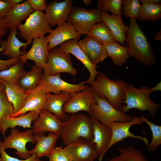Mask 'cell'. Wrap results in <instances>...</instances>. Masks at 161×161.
Wrapping results in <instances>:
<instances>
[{"mask_svg":"<svg viewBox=\"0 0 161 161\" xmlns=\"http://www.w3.org/2000/svg\"><path fill=\"white\" fill-rule=\"evenodd\" d=\"M126 47L128 54L143 64L153 66L156 64L154 52L148 40L136 19L130 18V25L126 35Z\"/></svg>","mask_w":161,"mask_h":161,"instance_id":"6da1fadb","label":"cell"},{"mask_svg":"<svg viewBox=\"0 0 161 161\" xmlns=\"http://www.w3.org/2000/svg\"><path fill=\"white\" fill-rule=\"evenodd\" d=\"M89 84L97 95L106 98L114 107L120 109L128 83L120 79H110L101 72Z\"/></svg>","mask_w":161,"mask_h":161,"instance_id":"7a4b0ae2","label":"cell"},{"mask_svg":"<svg viewBox=\"0 0 161 161\" xmlns=\"http://www.w3.org/2000/svg\"><path fill=\"white\" fill-rule=\"evenodd\" d=\"M64 145L80 138L92 141L93 138L91 117L86 114H73L66 121L62 122L60 134Z\"/></svg>","mask_w":161,"mask_h":161,"instance_id":"3957f363","label":"cell"},{"mask_svg":"<svg viewBox=\"0 0 161 161\" xmlns=\"http://www.w3.org/2000/svg\"><path fill=\"white\" fill-rule=\"evenodd\" d=\"M151 93L149 88L146 86L136 88L132 84L128 83L125 92L124 99L120 109L126 114L130 109H135L142 112L148 110L153 119H155L158 109L160 107L159 104L152 101L150 97Z\"/></svg>","mask_w":161,"mask_h":161,"instance_id":"277c9868","label":"cell"},{"mask_svg":"<svg viewBox=\"0 0 161 161\" xmlns=\"http://www.w3.org/2000/svg\"><path fill=\"white\" fill-rule=\"evenodd\" d=\"M95 94L97 103L91 105L90 117L107 126L111 122H126L134 118V116L124 113L115 108L106 98L100 97Z\"/></svg>","mask_w":161,"mask_h":161,"instance_id":"5b68a950","label":"cell"},{"mask_svg":"<svg viewBox=\"0 0 161 161\" xmlns=\"http://www.w3.org/2000/svg\"><path fill=\"white\" fill-rule=\"evenodd\" d=\"M67 21L80 35H87L93 25L102 21L101 12L97 8L73 7Z\"/></svg>","mask_w":161,"mask_h":161,"instance_id":"8992f818","label":"cell"},{"mask_svg":"<svg viewBox=\"0 0 161 161\" xmlns=\"http://www.w3.org/2000/svg\"><path fill=\"white\" fill-rule=\"evenodd\" d=\"M18 28L21 38L27 41L44 37L49 33L51 26L48 22L43 11H35Z\"/></svg>","mask_w":161,"mask_h":161,"instance_id":"52a82bcc","label":"cell"},{"mask_svg":"<svg viewBox=\"0 0 161 161\" xmlns=\"http://www.w3.org/2000/svg\"><path fill=\"white\" fill-rule=\"evenodd\" d=\"M43 70L44 73L51 75L65 72L75 76L78 73L73 66L70 54L65 52L58 47L49 51Z\"/></svg>","mask_w":161,"mask_h":161,"instance_id":"ba28073f","label":"cell"},{"mask_svg":"<svg viewBox=\"0 0 161 161\" xmlns=\"http://www.w3.org/2000/svg\"><path fill=\"white\" fill-rule=\"evenodd\" d=\"M29 142L33 144L36 142L31 129L23 132L15 128L12 129L10 134L4 137V141L2 142L5 150L8 148L16 149V154L19 157L24 160L30 158L32 155L30 151L26 148V144Z\"/></svg>","mask_w":161,"mask_h":161,"instance_id":"9c48e42d","label":"cell"},{"mask_svg":"<svg viewBox=\"0 0 161 161\" xmlns=\"http://www.w3.org/2000/svg\"><path fill=\"white\" fill-rule=\"evenodd\" d=\"M96 103L95 93L91 87L88 86L82 91L72 94L64 105L63 109L66 114L84 111L90 114L91 105Z\"/></svg>","mask_w":161,"mask_h":161,"instance_id":"30bf717a","label":"cell"},{"mask_svg":"<svg viewBox=\"0 0 161 161\" xmlns=\"http://www.w3.org/2000/svg\"><path fill=\"white\" fill-rule=\"evenodd\" d=\"M143 123L141 116H134L133 119L130 121L124 122H113L109 123L107 126L111 130L112 136L107 148V151L114 144L128 137L141 140L147 146L149 144V141L145 137L135 135L129 130L132 126L135 125H141Z\"/></svg>","mask_w":161,"mask_h":161,"instance_id":"8fae6325","label":"cell"},{"mask_svg":"<svg viewBox=\"0 0 161 161\" xmlns=\"http://www.w3.org/2000/svg\"><path fill=\"white\" fill-rule=\"evenodd\" d=\"M72 161H94L98 157L95 144L80 138L63 148Z\"/></svg>","mask_w":161,"mask_h":161,"instance_id":"7c38bea8","label":"cell"},{"mask_svg":"<svg viewBox=\"0 0 161 161\" xmlns=\"http://www.w3.org/2000/svg\"><path fill=\"white\" fill-rule=\"evenodd\" d=\"M44 85L47 93H52L55 95L65 92L72 94L81 91L88 86L85 85V81L80 82L78 84L70 83L61 79L60 74L51 75L43 73L41 83Z\"/></svg>","mask_w":161,"mask_h":161,"instance_id":"4fadbf2b","label":"cell"},{"mask_svg":"<svg viewBox=\"0 0 161 161\" xmlns=\"http://www.w3.org/2000/svg\"><path fill=\"white\" fill-rule=\"evenodd\" d=\"M72 0H65L58 2L52 1L45 9V17L51 26L62 25L66 22L73 7Z\"/></svg>","mask_w":161,"mask_h":161,"instance_id":"5bb4252c","label":"cell"},{"mask_svg":"<svg viewBox=\"0 0 161 161\" xmlns=\"http://www.w3.org/2000/svg\"><path fill=\"white\" fill-rule=\"evenodd\" d=\"M47 99L48 93L44 85L41 83L36 88L28 91V95L23 107L11 117H17L31 111L39 114L44 109Z\"/></svg>","mask_w":161,"mask_h":161,"instance_id":"9a60e30c","label":"cell"},{"mask_svg":"<svg viewBox=\"0 0 161 161\" xmlns=\"http://www.w3.org/2000/svg\"><path fill=\"white\" fill-rule=\"evenodd\" d=\"M49 41L44 37L33 39L30 50L21 56L20 60L25 63L30 60L33 61L35 64L41 68L45 66L49 52L48 48Z\"/></svg>","mask_w":161,"mask_h":161,"instance_id":"2e32d148","label":"cell"},{"mask_svg":"<svg viewBox=\"0 0 161 161\" xmlns=\"http://www.w3.org/2000/svg\"><path fill=\"white\" fill-rule=\"evenodd\" d=\"M90 117L93 136L92 141L96 145L99 161H102L107 152V148L111 139L112 131L107 126L102 123L95 118Z\"/></svg>","mask_w":161,"mask_h":161,"instance_id":"e0dca14e","label":"cell"},{"mask_svg":"<svg viewBox=\"0 0 161 161\" xmlns=\"http://www.w3.org/2000/svg\"><path fill=\"white\" fill-rule=\"evenodd\" d=\"M78 41L73 39L69 40L61 44L59 47L65 52L73 55L84 65L89 73V77L86 83L89 84L95 80L99 72L96 69L97 66L91 62Z\"/></svg>","mask_w":161,"mask_h":161,"instance_id":"ac0fdd59","label":"cell"},{"mask_svg":"<svg viewBox=\"0 0 161 161\" xmlns=\"http://www.w3.org/2000/svg\"><path fill=\"white\" fill-rule=\"evenodd\" d=\"M78 43L89 59L93 65L97 66L108 56L106 48L98 40L87 35Z\"/></svg>","mask_w":161,"mask_h":161,"instance_id":"d6986e66","label":"cell"},{"mask_svg":"<svg viewBox=\"0 0 161 161\" xmlns=\"http://www.w3.org/2000/svg\"><path fill=\"white\" fill-rule=\"evenodd\" d=\"M62 122L53 114L43 109L39 113L38 118L34 122L31 129L33 134L49 131L60 135Z\"/></svg>","mask_w":161,"mask_h":161,"instance_id":"ffe728a7","label":"cell"},{"mask_svg":"<svg viewBox=\"0 0 161 161\" xmlns=\"http://www.w3.org/2000/svg\"><path fill=\"white\" fill-rule=\"evenodd\" d=\"M80 36L72 26L67 22L58 26L55 29L51 30L49 34L45 37L49 41L48 48L50 51L68 40L73 39L78 41Z\"/></svg>","mask_w":161,"mask_h":161,"instance_id":"44dd1931","label":"cell"},{"mask_svg":"<svg viewBox=\"0 0 161 161\" xmlns=\"http://www.w3.org/2000/svg\"><path fill=\"white\" fill-rule=\"evenodd\" d=\"M102 21L111 31L115 41L125 45L126 35L129 27L123 23L122 17L106 11H102Z\"/></svg>","mask_w":161,"mask_h":161,"instance_id":"7402d4cb","label":"cell"},{"mask_svg":"<svg viewBox=\"0 0 161 161\" xmlns=\"http://www.w3.org/2000/svg\"><path fill=\"white\" fill-rule=\"evenodd\" d=\"M35 11L28 0L24 1L13 6L3 18L10 30L18 28L22 21L26 19Z\"/></svg>","mask_w":161,"mask_h":161,"instance_id":"603a6c76","label":"cell"},{"mask_svg":"<svg viewBox=\"0 0 161 161\" xmlns=\"http://www.w3.org/2000/svg\"><path fill=\"white\" fill-rule=\"evenodd\" d=\"M72 95L65 92L57 95L48 93L47 100L43 109L53 114L61 121H66L69 117L63 111V108Z\"/></svg>","mask_w":161,"mask_h":161,"instance_id":"cb8c5ba5","label":"cell"},{"mask_svg":"<svg viewBox=\"0 0 161 161\" xmlns=\"http://www.w3.org/2000/svg\"><path fill=\"white\" fill-rule=\"evenodd\" d=\"M36 141L35 146L30 150L31 155L35 154L39 158L44 156L49 157L55 148L59 134L49 132L46 136L44 133L34 134Z\"/></svg>","mask_w":161,"mask_h":161,"instance_id":"d4e9b609","label":"cell"},{"mask_svg":"<svg viewBox=\"0 0 161 161\" xmlns=\"http://www.w3.org/2000/svg\"><path fill=\"white\" fill-rule=\"evenodd\" d=\"M38 117V113L31 111L16 117H3L0 120V131L4 137L6 131L8 128L13 129L16 126H21L24 129L30 128L32 122L36 120Z\"/></svg>","mask_w":161,"mask_h":161,"instance_id":"484cf974","label":"cell"},{"mask_svg":"<svg viewBox=\"0 0 161 161\" xmlns=\"http://www.w3.org/2000/svg\"><path fill=\"white\" fill-rule=\"evenodd\" d=\"M0 80L4 85V90L9 100L13 105L14 113H16L23 107L28 95V91L21 88L17 83Z\"/></svg>","mask_w":161,"mask_h":161,"instance_id":"4316f807","label":"cell"},{"mask_svg":"<svg viewBox=\"0 0 161 161\" xmlns=\"http://www.w3.org/2000/svg\"><path fill=\"white\" fill-rule=\"evenodd\" d=\"M16 28H13L8 35L6 41V47L3 54L11 58H19L27 52L25 50L27 47L31 44L33 40L23 43L17 37Z\"/></svg>","mask_w":161,"mask_h":161,"instance_id":"83f0119b","label":"cell"},{"mask_svg":"<svg viewBox=\"0 0 161 161\" xmlns=\"http://www.w3.org/2000/svg\"><path fill=\"white\" fill-rule=\"evenodd\" d=\"M43 70L42 68L34 64L30 71L24 72L19 79L18 84L27 91L34 89L41 83Z\"/></svg>","mask_w":161,"mask_h":161,"instance_id":"f1b7e54d","label":"cell"},{"mask_svg":"<svg viewBox=\"0 0 161 161\" xmlns=\"http://www.w3.org/2000/svg\"><path fill=\"white\" fill-rule=\"evenodd\" d=\"M114 64L122 66L129 58L126 47L116 41L103 44Z\"/></svg>","mask_w":161,"mask_h":161,"instance_id":"f546056e","label":"cell"},{"mask_svg":"<svg viewBox=\"0 0 161 161\" xmlns=\"http://www.w3.org/2000/svg\"><path fill=\"white\" fill-rule=\"evenodd\" d=\"M140 22L150 20L152 22L161 18V3H141L137 18Z\"/></svg>","mask_w":161,"mask_h":161,"instance_id":"4dcf8cb0","label":"cell"},{"mask_svg":"<svg viewBox=\"0 0 161 161\" xmlns=\"http://www.w3.org/2000/svg\"><path fill=\"white\" fill-rule=\"evenodd\" d=\"M87 35L95 38L103 44L115 41L110 30L102 21L93 25Z\"/></svg>","mask_w":161,"mask_h":161,"instance_id":"1f68e13d","label":"cell"},{"mask_svg":"<svg viewBox=\"0 0 161 161\" xmlns=\"http://www.w3.org/2000/svg\"><path fill=\"white\" fill-rule=\"evenodd\" d=\"M24 62L20 60L8 69L0 71V80L17 83L19 79L26 71Z\"/></svg>","mask_w":161,"mask_h":161,"instance_id":"d6a6232c","label":"cell"},{"mask_svg":"<svg viewBox=\"0 0 161 161\" xmlns=\"http://www.w3.org/2000/svg\"><path fill=\"white\" fill-rule=\"evenodd\" d=\"M141 117L142 120L149 126L152 132V140L147 147L148 151L153 153L161 144V126L157 125L148 120L143 113Z\"/></svg>","mask_w":161,"mask_h":161,"instance_id":"836d02e7","label":"cell"},{"mask_svg":"<svg viewBox=\"0 0 161 161\" xmlns=\"http://www.w3.org/2000/svg\"><path fill=\"white\" fill-rule=\"evenodd\" d=\"M122 0H98L97 9L101 12H110L112 14L122 18Z\"/></svg>","mask_w":161,"mask_h":161,"instance_id":"e575fe53","label":"cell"},{"mask_svg":"<svg viewBox=\"0 0 161 161\" xmlns=\"http://www.w3.org/2000/svg\"><path fill=\"white\" fill-rule=\"evenodd\" d=\"M118 150L123 161H149L141 151L131 145L124 148L119 146Z\"/></svg>","mask_w":161,"mask_h":161,"instance_id":"d590c367","label":"cell"},{"mask_svg":"<svg viewBox=\"0 0 161 161\" xmlns=\"http://www.w3.org/2000/svg\"><path fill=\"white\" fill-rule=\"evenodd\" d=\"M139 0H122V10L126 18H137L140 9Z\"/></svg>","mask_w":161,"mask_h":161,"instance_id":"8d00e7d4","label":"cell"},{"mask_svg":"<svg viewBox=\"0 0 161 161\" xmlns=\"http://www.w3.org/2000/svg\"><path fill=\"white\" fill-rule=\"evenodd\" d=\"M14 113L13 105L9 100L4 89L0 90V120L4 117H11Z\"/></svg>","mask_w":161,"mask_h":161,"instance_id":"74e56055","label":"cell"},{"mask_svg":"<svg viewBox=\"0 0 161 161\" xmlns=\"http://www.w3.org/2000/svg\"><path fill=\"white\" fill-rule=\"evenodd\" d=\"M48 157L49 161H72L62 147H55Z\"/></svg>","mask_w":161,"mask_h":161,"instance_id":"f35d334b","label":"cell"},{"mask_svg":"<svg viewBox=\"0 0 161 161\" xmlns=\"http://www.w3.org/2000/svg\"><path fill=\"white\" fill-rule=\"evenodd\" d=\"M0 154L1 155V161H42L38 158L35 154L32 155L29 158L21 160L10 156L5 151L2 142L0 140Z\"/></svg>","mask_w":161,"mask_h":161,"instance_id":"ab89813d","label":"cell"},{"mask_svg":"<svg viewBox=\"0 0 161 161\" xmlns=\"http://www.w3.org/2000/svg\"><path fill=\"white\" fill-rule=\"evenodd\" d=\"M6 41H2L1 44L0 52H3L6 47ZM20 60L19 58H11L7 60L0 59V71L7 69L16 63Z\"/></svg>","mask_w":161,"mask_h":161,"instance_id":"60d3db41","label":"cell"},{"mask_svg":"<svg viewBox=\"0 0 161 161\" xmlns=\"http://www.w3.org/2000/svg\"><path fill=\"white\" fill-rule=\"evenodd\" d=\"M13 6L9 0H0V18H3Z\"/></svg>","mask_w":161,"mask_h":161,"instance_id":"b9f144b4","label":"cell"},{"mask_svg":"<svg viewBox=\"0 0 161 161\" xmlns=\"http://www.w3.org/2000/svg\"><path fill=\"white\" fill-rule=\"evenodd\" d=\"M30 6L34 10L42 11L47 6L45 0H28Z\"/></svg>","mask_w":161,"mask_h":161,"instance_id":"7bdbcfd3","label":"cell"},{"mask_svg":"<svg viewBox=\"0 0 161 161\" xmlns=\"http://www.w3.org/2000/svg\"><path fill=\"white\" fill-rule=\"evenodd\" d=\"M8 28L3 18H0V44L2 41L1 38L6 33Z\"/></svg>","mask_w":161,"mask_h":161,"instance_id":"ee69618b","label":"cell"},{"mask_svg":"<svg viewBox=\"0 0 161 161\" xmlns=\"http://www.w3.org/2000/svg\"><path fill=\"white\" fill-rule=\"evenodd\" d=\"M161 91V82L160 81L158 82L157 84L151 88H149V91L151 93L152 92L156 91Z\"/></svg>","mask_w":161,"mask_h":161,"instance_id":"f6af8a7d","label":"cell"},{"mask_svg":"<svg viewBox=\"0 0 161 161\" xmlns=\"http://www.w3.org/2000/svg\"><path fill=\"white\" fill-rule=\"evenodd\" d=\"M141 3L160 4L161 3L160 0H140Z\"/></svg>","mask_w":161,"mask_h":161,"instance_id":"bcb514c9","label":"cell"},{"mask_svg":"<svg viewBox=\"0 0 161 161\" xmlns=\"http://www.w3.org/2000/svg\"><path fill=\"white\" fill-rule=\"evenodd\" d=\"M154 39L155 41H161V30L160 29L155 34L154 37Z\"/></svg>","mask_w":161,"mask_h":161,"instance_id":"7dc6e473","label":"cell"},{"mask_svg":"<svg viewBox=\"0 0 161 161\" xmlns=\"http://www.w3.org/2000/svg\"><path fill=\"white\" fill-rule=\"evenodd\" d=\"M109 161H123V160L121 156L120 155L112 158Z\"/></svg>","mask_w":161,"mask_h":161,"instance_id":"c3c4849f","label":"cell"},{"mask_svg":"<svg viewBox=\"0 0 161 161\" xmlns=\"http://www.w3.org/2000/svg\"><path fill=\"white\" fill-rule=\"evenodd\" d=\"M10 2L13 5L19 4L23 1V0H9Z\"/></svg>","mask_w":161,"mask_h":161,"instance_id":"681fc988","label":"cell"},{"mask_svg":"<svg viewBox=\"0 0 161 161\" xmlns=\"http://www.w3.org/2000/svg\"><path fill=\"white\" fill-rule=\"evenodd\" d=\"M82 1L87 6H89L91 4L92 2L91 0H83Z\"/></svg>","mask_w":161,"mask_h":161,"instance_id":"f907efd6","label":"cell"},{"mask_svg":"<svg viewBox=\"0 0 161 161\" xmlns=\"http://www.w3.org/2000/svg\"><path fill=\"white\" fill-rule=\"evenodd\" d=\"M5 87L4 84L0 80V90L4 89Z\"/></svg>","mask_w":161,"mask_h":161,"instance_id":"816d5d0a","label":"cell"},{"mask_svg":"<svg viewBox=\"0 0 161 161\" xmlns=\"http://www.w3.org/2000/svg\"><path fill=\"white\" fill-rule=\"evenodd\" d=\"M1 158L0 157V161H1Z\"/></svg>","mask_w":161,"mask_h":161,"instance_id":"f5cc1de1","label":"cell"}]
</instances>
